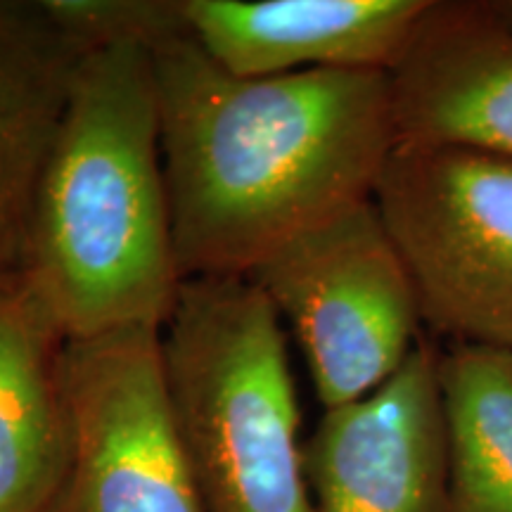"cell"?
<instances>
[{
  "label": "cell",
  "instance_id": "6da1fadb",
  "mask_svg": "<svg viewBox=\"0 0 512 512\" xmlns=\"http://www.w3.org/2000/svg\"><path fill=\"white\" fill-rule=\"evenodd\" d=\"M152 60L183 280L247 278L292 240L373 200L396 147L389 72L242 79L192 38Z\"/></svg>",
  "mask_w": 512,
  "mask_h": 512
},
{
  "label": "cell",
  "instance_id": "7a4b0ae2",
  "mask_svg": "<svg viewBox=\"0 0 512 512\" xmlns=\"http://www.w3.org/2000/svg\"><path fill=\"white\" fill-rule=\"evenodd\" d=\"M19 275L67 342L169 320L183 278L147 48L76 57Z\"/></svg>",
  "mask_w": 512,
  "mask_h": 512
},
{
  "label": "cell",
  "instance_id": "3957f363",
  "mask_svg": "<svg viewBox=\"0 0 512 512\" xmlns=\"http://www.w3.org/2000/svg\"><path fill=\"white\" fill-rule=\"evenodd\" d=\"M202 512H316L280 316L249 278L183 280L162 328Z\"/></svg>",
  "mask_w": 512,
  "mask_h": 512
},
{
  "label": "cell",
  "instance_id": "277c9868",
  "mask_svg": "<svg viewBox=\"0 0 512 512\" xmlns=\"http://www.w3.org/2000/svg\"><path fill=\"white\" fill-rule=\"evenodd\" d=\"M373 202L422 323L456 344L512 351V159L396 143Z\"/></svg>",
  "mask_w": 512,
  "mask_h": 512
},
{
  "label": "cell",
  "instance_id": "5b68a950",
  "mask_svg": "<svg viewBox=\"0 0 512 512\" xmlns=\"http://www.w3.org/2000/svg\"><path fill=\"white\" fill-rule=\"evenodd\" d=\"M247 278L292 325L325 411L373 394L420 342L418 294L373 200L292 240Z\"/></svg>",
  "mask_w": 512,
  "mask_h": 512
},
{
  "label": "cell",
  "instance_id": "8992f818",
  "mask_svg": "<svg viewBox=\"0 0 512 512\" xmlns=\"http://www.w3.org/2000/svg\"><path fill=\"white\" fill-rule=\"evenodd\" d=\"M72 460L46 512H202L166 380L162 330L64 342Z\"/></svg>",
  "mask_w": 512,
  "mask_h": 512
},
{
  "label": "cell",
  "instance_id": "52a82bcc",
  "mask_svg": "<svg viewBox=\"0 0 512 512\" xmlns=\"http://www.w3.org/2000/svg\"><path fill=\"white\" fill-rule=\"evenodd\" d=\"M439 351L418 342L373 394L323 413L304 444L316 512H448Z\"/></svg>",
  "mask_w": 512,
  "mask_h": 512
},
{
  "label": "cell",
  "instance_id": "ba28073f",
  "mask_svg": "<svg viewBox=\"0 0 512 512\" xmlns=\"http://www.w3.org/2000/svg\"><path fill=\"white\" fill-rule=\"evenodd\" d=\"M432 0H183L190 38L228 74L382 69L401 60Z\"/></svg>",
  "mask_w": 512,
  "mask_h": 512
},
{
  "label": "cell",
  "instance_id": "9c48e42d",
  "mask_svg": "<svg viewBox=\"0 0 512 512\" xmlns=\"http://www.w3.org/2000/svg\"><path fill=\"white\" fill-rule=\"evenodd\" d=\"M389 83L396 143L512 159V34L484 0H432Z\"/></svg>",
  "mask_w": 512,
  "mask_h": 512
},
{
  "label": "cell",
  "instance_id": "30bf717a",
  "mask_svg": "<svg viewBox=\"0 0 512 512\" xmlns=\"http://www.w3.org/2000/svg\"><path fill=\"white\" fill-rule=\"evenodd\" d=\"M64 342L22 275L0 285V512H46L67 479Z\"/></svg>",
  "mask_w": 512,
  "mask_h": 512
},
{
  "label": "cell",
  "instance_id": "8fae6325",
  "mask_svg": "<svg viewBox=\"0 0 512 512\" xmlns=\"http://www.w3.org/2000/svg\"><path fill=\"white\" fill-rule=\"evenodd\" d=\"M76 57L41 3L0 0V285L22 268L38 176Z\"/></svg>",
  "mask_w": 512,
  "mask_h": 512
},
{
  "label": "cell",
  "instance_id": "7c38bea8",
  "mask_svg": "<svg viewBox=\"0 0 512 512\" xmlns=\"http://www.w3.org/2000/svg\"><path fill=\"white\" fill-rule=\"evenodd\" d=\"M439 377L448 512H512V351L456 344Z\"/></svg>",
  "mask_w": 512,
  "mask_h": 512
},
{
  "label": "cell",
  "instance_id": "4fadbf2b",
  "mask_svg": "<svg viewBox=\"0 0 512 512\" xmlns=\"http://www.w3.org/2000/svg\"><path fill=\"white\" fill-rule=\"evenodd\" d=\"M41 8L79 55L114 46L155 53L190 38L183 0H41Z\"/></svg>",
  "mask_w": 512,
  "mask_h": 512
},
{
  "label": "cell",
  "instance_id": "5bb4252c",
  "mask_svg": "<svg viewBox=\"0 0 512 512\" xmlns=\"http://www.w3.org/2000/svg\"><path fill=\"white\" fill-rule=\"evenodd\" d=\"M484 8L505 31L512 34V0H484Z\"/></svg>",
  "mask_w": 512,
  "mask_h": 512
}]
</instances>
